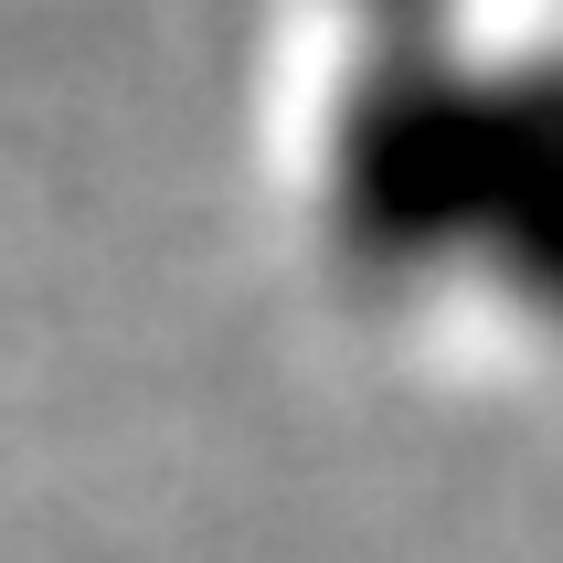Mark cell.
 Masks as SVG:
<instances>
[{
  "label": "cell",
  "instance_id": "2",
  "mask_svg": "<svg viewBox=\"0 0 563 563\" xmlns=\"http://www.w3.org/2000/svg\"><path fill=\"white\" fill-rule=\"evenodd\" d=\"M468 277L521 319L563 330V43H500L478 75V170H468Z\"/></svg>",
  "mask_w": 563,
  "mask_h": 563
},
{
  "label": "cell",
  "instance_id": "1",
  "mask_svg": "<svg viewBox=\"0 0 563 563\" xmlns=\"http://www.w3.org/2000/svg\"><path fill=\"white\" fill-rule=\"evenodd\" d=\"M478 75L468 32H351L319 118V245L351 287L415 298L468 255Z\"/></svg>",
  "mask_w": 563,
  "mask_h": 563
},
{
  "label": "cell",
  "instance_id": "3",
  "mask_svg": "<svg viewBox=\"0 0 563 563\" xmlns=\"http://www.w3.org/2000/svg\"><path fill=\"white\" fill-rule=\"evenodd\" d=\"M351 32H468V0H341Z\"/></svg>",
  "mask_w": 563,
  "mask_h": 563
}]
</instances>
